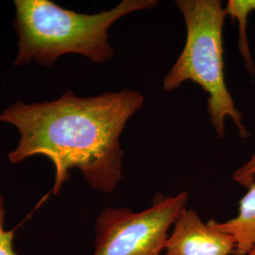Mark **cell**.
<instances>
[{"label": "cell", "instance_id": "10", "mask_svg": "<svg viewBox=\"0 0 255 255\" xmlns=\"http://www.w3.org/2000/svg\"><path fill=\"white\" fill-rule=\"evenodd\" d=\"M247 255H255V246L247 254Z\"/></svg>", "mask_w": 255, "mask_h": 255}, {"label": "cell", "instance_id": "2", "mask_svg": "<svg viewBox=\"0 0 255 255\" xmlns=\"http://www.w3.org/2000/svg\"><path fill=\"white\" fill-rule=\"evenodd\" d=\"M158 4L157 0H123L109 10L87 14L64 9L50 0H14L13 27L19 42L13 66L34 62L48 67L67 54L104 64L115 53L108 34L112 25Z\"/></svg>", "mask_w": 255, "mask_h": 255}, {"label": "cell", "instance_id": "1", "mask_svg": "<svg viewBox=\"0 0 255 255\" xmlns=\"http://www.w3.org/2000/svg\"><path fill=\"white\" fill-rule=\"evenodd\" d=\"M144 103L141 93L129 89L88 98L66 91L52 101H15L0 113V122L20 134L18 145L8 153L9 163L46 157L54 165V195L74 168L94 190L111 194L122 179L120 135Z\"/></svg>", "mask_w": 255, "mask_h": 255}, {"label": "cell", "instance_id": "4", "mask_svg": "<svg viewBox=\"0 0 255 255\" xmlns=\"http://www.w3.org/2000/svg\"><path fill=\"white\" fill-rule=\"evenodd\" d=\"M187 200L185 191L157 193L151 206L138 213L125 207L102 210L96 221L93 255H161Z\"/></svg>", "mask_w": 255, "mask_h": 255}, {"label": "cell", "instance_id": "8", "mask_svg": "<svg viewBox=\"0 0 255 255\" xmlns=\"http://www.w3.org/2000/svg\"><path fill=\"white\" fill-rule=\"evenodd\" d=\"M6 208L0 193V255H18L14 249V231L5 228Z\"/></svg>", "mask_w": 255, "mask_h": 255}, {"label": "cell", "instance_id": "5", "mask_svg": "<svg viewBox=\"0 0 255 255\" xmlns=\"http://www.w3.org/2000/svg\"><path fill=\"white\" fill-rule=\"evenodd\" d=\"M234 238L204 223L193 209L182 211L167 238L164 255H234Z\"/></svg>", "mask_w": 255, "mask_h": 255}, {"label": "cell", "instance_id": "9", "mask_svg": "<svg viewBox=\"0 0 255 255\" xmlns=\"http://www.w3.org/2000/svg\"><path fill=\"white\" fill-rule=\"evenodd\" d=\"M233 179L240 185L249 188L255 182V155L233 174Z\"/></svg>", "mask_w": 255, "mask_h": 255}, {"label": "cell", "instance_id": "7", "mask_svg": "<svg viewBox=\"0 0 255 255\" xmlns=\"http://www.w3.org/2000/svg\"><path fill=\"white\" fill-rule=\"evenodd\" d=\"M225 10L227 15L237 19L239 23L238 49L245 62L248 71L255 75V65L248 44L246 28L248 15L255 10V0H229Z\"/></svg>", "mask_w": 255, "mask_h": 255}, {"label": "cell", "instance_id": "6", "mask_svg": "<svg viewBox=\"0 0 255 255\" xmlns=\"http://www.w3.org/2000/svg\"><path fill=\"white\" fill-rule=\"evenodd\" d=\"M208 223L234 238L236 243L234 255H247L255 246V182L239 201L236 218L221 223L210 219Z\"/></svg>", "mask_w": 255, "mask_h": 255}, {"label": "cell", "instance_id": "3", "mask_svg": "<svg viewBox=\"0 0 255 255\" xmlns=\"http://www.w3.org/2000/svg\"><path fill=\"white\" fill-rule=\"evenodd\" d=\"M186 26L182 53L165 75L164 89L171 92L183 82L200 85L209 96L207 109L219 138L225 133V119L236 124L242 138L250 135L224 78L223 26L227 16L219 0H177Z\"/></svg>", "mask_w": 255, "mask_h": 255}]
</instances>
